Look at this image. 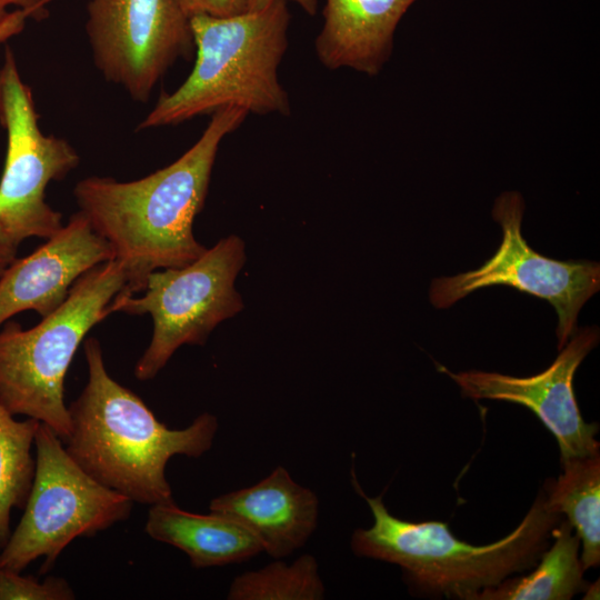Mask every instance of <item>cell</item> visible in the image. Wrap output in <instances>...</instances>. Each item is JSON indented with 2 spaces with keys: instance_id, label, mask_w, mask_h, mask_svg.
<instances>
[{
  "instance_id": "cell-17",
  "label": "cell",
  "mask_w": 600,
  "mask_h": 600,
  "mask_svg": "<svg viewBox=\"0 0 600 600\" xmlns=\"http://www.w3.org/2000/svg\"><path fill=\"white\" fill-rule=\"evenodd\" d=\"M562 473L546 483L547 508L564 514L582 543L584 570L600 563V453L561 462Z\"/></svg>"
},
{
  "instance_id": "cell-5",
  "label": "cell",
  "mask_w": 600,
  "mask_h": 600,
  "mask_svg": "<svg viewBox=\"0 0 600 600\" xmlns=\"http://www.w3.org/2000/svg\"><path fill=\"white\" fill-rule=\"evenodd\" d=\"M127 277L114 259L82 274L66 300L41 321L23 329L13 320L0 329V402L13 416L50 427L64 442L71 431L64 379L89 331L109 314L114 298L127 292Z\"/></svg>"
},
{
  "instance_id": "cell-14",
  "label": "cell",
  "mask_w": 600,
  "mask_h": 600,
  "mask_svg": "<svg viewBox=\"0 0 600 600\" xmlns=\"http://www.w3.org/2000/svg\"><path fill=\"white\" fill-rule=\"evenodd\" d=\"M417 0H326L316 38L318 60L330 70L377 76L390 59L396 29Z\"/></svg>"
},
{
  "instance_id": "cell-23",
  "label": "cell",
  "mask_w": 600,
  "mask_h": 600,
  "mask_svg": "<svg viewBox=\"0 0 600 600\" xmlns=\"http://www.w3.org/2000/svg\"><path fill=\"white\" fill-rule=\"evenodd\" d=\"M52 0H0V24L3 23L12 13L10 9H30L34 10L40 18L44 12V6Z\"/></svg>"
},
{
  "instance_id": "cell-16",
  "label": "cell",
  "mask_w": 600,
  "mask_h": 600,
  "mask_svg": "<svg viewBox=\"0 0 600 600\" xmlns=\"http://www.w3.org/2000/svg\"><path fill=\"white\" fill-rule=\"evenodd\" d=\"M561 518L553 530L552 546L541 554L534 570L523 577L507 578L480 591L474 600H570L583 592L588 582L579 559L580 540Z\"/></svg>"
},
{
  "instance_id": "cell-26",
  "label": "cell",
  "mask_w": 600,
  "mask_h": 600,
  "mask_svg": "<svg viewBox=\"0 0 600 600\" xmlns=\"http://www.w3.org/2000/svg\"><path fill=\"white\" fill-rule=\"evenodd\" d=\"M599 580L593 582L592 584H588L587 589L584 590V597L583 599L590 600V599H599Z\"/></svg>"
},
{
  "instance_id": "cell-7",
  "label": "cell",
  "mask_w": 600,
  "mask_h": 600,
  "mask_svg": "<svg viewBox=\"0 0 600 600\" xmlns=\"http://www.w3.org/2000/svg\"><path fill=\"white\" fill-rule=\"evenodd\" d=\"M36 471L23 514L0 551V568L22 572L43 557L51 570L78 537L94 536L130 517L133 501L89 476L47 424L38 427Z\"/></svg>"
},
{
  "instance_id": "cell-25",
  "label": "cell",
  "mask_w": 600,
  "mask_h": 600,
  "mask_svg": "<svg viewBox=\"0 0 600 600\" xmlns=\"http://www.w3.org/2000/svg\"><path fill=\"white\" fill-rule=\"evenodd\" d=\"M276 0H250V10L258 11L264 9ZM299 6L307 14L314 16L318 9V0H286Z\"/></svg>"
},
{
  "instance_id": "cell-6",
  "label": "cell",
  "mask_w": 600,
  "mask_h": 600,
  "mask_svg": "<svg viewBox=\"0 0 600 600\" xmlns=\"http://www.w3.org/2000/svg\"><path fill=\"white\" fill-rule=\"evenodd\" d=\"M246 262L243 240H219L194 261L150 273L142 294L120 292L111 313L150 314L153 331L134 366L140 381L153 379L183 344L203 346L213 329L243 308L234 281Z\"/></svg>"
},
{
  "instance_id": "cell-19",
  "label": "cell",
  "mask_w": 600,
  "mask_h": 600,
  "mask_svg": "<svg viewBox=\"0 0 600 600\" xmlns=\"http://www.w3.org/2000/svg\"><path fill=\"white\" fill-rule=\"evenodd\" d=\"M324 586L317 560L303 554L291 566L274 561L267 567L236 577L229 600H319Z\"/></svg>"
},
{
  "instance_id": "cell-20",
  "label": "cell",
  "mask_w": 600,
  "mask_h": 600,
  "mask_svg": "<svg viewBox=\"0 0 600 600\" xmlns=\"http://www.w3.org/2000/svg\"><path fill=\"white\" fill-rule=\"evenodd\" d=\"M74 591L63 578L43 581L21 572L0 568V600H72Z\"/></svg>"
},
{
  "instance_id": "cell-24",
  "label": "cell",
  "mask_w": 600,
  "mask_h": 600,
  "mask_svg": "<svg viewBox=\"0 0 600 600\" xmlns=\"http://www.w3.org/2000/svg\"><path fill=\"white\" fill-rule=\"evenodd\" d=\"M19 246L0 224V274L18 258Z\"/></svg>"
},
{
  "instance_id": "cell-11",
  "label": "cell",
  "mask_w": 600,
  "mask_h": 600,
  "mask_svg": "<svg viewBox=\"0 0 600 600\" xmlns=\"http://www.w3.org/2000/svg\"><path fill=\"white\" fill-rule=\"evenodd\" d=\"M598 342V327L577 328L556 360L530 377L479 370L452 372L443 366L439 370L459 386L463 397L506 401L531 410L554 436L563 462L599 453V426L583 420L573 391L574 373Z\"/></svg>"
},
{
  "instance_id": "cell-9",
  "label": "cell",
  "mask_w": 600,
  "mask_h": 600,
  "mask_svg": "<svg viewBox=\"0 0 600 600\" xmlns=\"http://www.w3.org/2000/svg\"><path fill=\"white\" fill-rule=\"evenodd\" d=\"M0 123L7 132L0 224L19 244L29 238L48 239L63 223L62 214L47 203L46 189L74 170L80 157L66 139L40 130L32 91L9 47L0 67Z\"/></svg>"
},
{
  "instance_id": "cell-8",
  "label": "cell",
  "mask_w": 600,
  "mask_h": 600,
  "mask_svg": "<svg viewBox=\"0 0 600 600\" xmlns=\"http://www.w3.org/2000/svg\"><path fill=\"white\" fill-rule=\"evenodd\" d=\"M524 200L517 191L501 193L492 217L501 227L497 251L479 268L433 279L429 299L436 309H448L487 287L507 286L548 301L557 312L560 350L577 330L584 303L600 289V264L588 260H556L533 250L522 236Z\"/></svg>"
},
{
  "instance_id": "cell-22",
  "label": "cell",
  "mask_w": 600,
  "mask_h": 600,
  "mask_svg": "<svg viewBox=\"0 0 600 600\" xmlns=\"http://www.w3.org/2000/svg\"><path fill=\"white\" fill-rule=\"evenodd\" d=\"M30 18H40L34 10L17 9L13 10L9 18L0 24V42L6 41L12 36L22 31L26 21Z\"/></svg>"
},
{
  "instance_id": "cell-18",
  "label": "cell",
  "mask_w": 600,
  "mask_h": 600,
  "mask_svg": "<svg viewBox=\"0 0 600 600\" xmlns=\"http://www.w3.org/2000/svg\"><path fill=\"white\" fill-rule=\"evenodd\" d=\"M39 424L32 418L17 420L0 402V551L11 534L12 509H23L31 490Z\"/></svg>"
},
{
  "instance_id": "cell-15",
  "label": "cell",
  "mask_w": 600,
  "mask_h": 600,
  "mask_svg": "<svg viewBox=\"0 0 600 600\" xmlns=\"http://www.w3.org/2000/svg\"><path fill=\"white\" fill-rule=\"evenodd\" d=\"M144 530L183 551L196 569L241 562L263 551L258 538L236 519L213 511L189 512L174 501L150 506Z\"/></svg>"
},
{
  "instance_id": "cell-21",
  "label": "cell",
  "mask_w": 600,
  "mask_h": 600,
  "mask_svg": "<svg viewBox=\"0 0 600 600\" xmlns=\"http://www.w3.org/2000/svg\"><path fill=\"white\" fill-rule=\"evenodd\" d=\"M189 17L206 14L214 18L239 16L250 10V0H178Z\"/></svg>"
},
{
  "instance_id": "cell-12",
  "label": "cell",
  "mask_w": 600,
  "mask_h": 600,
  "mask_svg": "<svg viewBox=\"0 0 600 600\" xmlns=\"http://www.w3.org/2000/svg\"><path fill=\"white\" fill-rule=\"evenodd\" d=\"M112 259L110 244L77 211L43 244L0 274V327L28 310L48 316L82 274Z\"/></svg>"
},
{
  "instance_id": "cell-3",
  "label": "cell",
  "mask_w": 600,
  "mask_h": 600,
  "mask_svg": "<svg viewBox=\"0 0 600 600\" xmlns=\"http://www.w3.org/2000/svg\"><path fill=\"white\" fill-rule=\"evenodd\" d=\"M352 476L356 491L373 516L369 529L353 532V552L398 564L410 586L429 594L474 600L480 591L531 569L562 518L547 508L541 491L509 534L490 544L473 546L457 539L446 522H412L392 516L382 497H368Z\"/></svg>"
},
{
  "instance_id": "cell-4",
  "label": "cell",
  "mask_w": 600,
  "mask_h": 600,
  "mask_svg": "<svg viewBox=\"0 0 600 600\" xmlns=\"http://www.w3.org/2000/svg\"><path fill=\"white\" fill-rule=\"evenodd\" d=\"M288 1L228 18H190L196 61L188 78L162 93L137 127L174 126L224 107L248 113L289 116L290 100L278 79L288 48Z\"/></svg>"
},
{
  "instance_id": "cell-2",
  "label": "cell",
  "mask_w": 600,
  "mask_h": 600,
  "mask_svg": "<svg viewBox=\"0 0 600 600\" xmlns=\"http://www.w3.org/2000/svg\"><path fill=\"white\" fill-rule=\"evenodd\" d=\"M88 382L68 407L70 457L101 484L133 502H172L166 477L170 458L200 457L211 447L218 420L208 412L183 429H170L132 390L107 371L97 338L83 342Z\"/></svg>"
},
{
  "instance_id": "cell-10",
  "label": "cell",
  "mask_w": 600,
  "mask_h": 600,
  "mask_svg": "<svg viewBox=\"0 0 600 600\" xmlns=\"http://www.w3.org/2000/svg\"><path fill=\"white\" fill-rule=\"evenodd\" d=\"M86 31L103 78L141 103L194 50L190 18L178 0H90Z\"/></svg>"
},
{
  "instance_id": "cell-13",
  "label": "cell",
  "mask_w": 600,
  "mask_h": 600,
  "mask_svg": "<svg viewBox=\"0 0 600 600\" xmlns=\"http://www.w3.org/2000/svg\"><path fill=\"white\" fill-rule=\"evenodd\" d=\"M209 509L242 523L263 551L279 559L302 547L314 531L319 500L279 466L257 484L212 499Z\"/></svg>"
},
{
  "instance_id": "cell-1",
  "label": "cell",
  "mask_w": 600,
  "mask_h": 600,
  "mask_svg": "<svg viewBox=\"0 0 600 600\" xmlns=\"http://www.w3.org/2000/svg\"><path fill=\"white\" fill-rule=\"evenodd\" d=\"M248 114L239 107L217 110L192 147L141 179L90 176L74 186L79 211L123 267L128 293L141 292L153 271L183 267L207 250L193 234V221L203 209L221 141Z\"/></svg>"
}]
</instances>
